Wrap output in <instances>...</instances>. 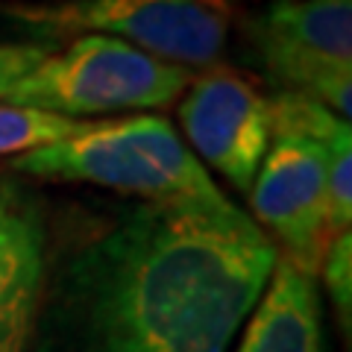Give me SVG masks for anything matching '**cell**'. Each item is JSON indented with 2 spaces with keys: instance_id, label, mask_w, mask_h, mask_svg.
Segmentation results:
<instances>
[{
  "instance_id": "ba28073f",
  "label": "cell",
  "mask_w": 352,
  "mask_h": 352,
  "mask_svg": "<svg viewBox=\"0 0 352 352\" xmlns=\"http://www.w3.org/2000/svg\"><path fill=\"white\" fill-rule=\"evenodd\" d=\"M47 235L38 212L15 188L0 185V352H24L36 317Z\"/></svg>"
},
{
  "instance_id": "277c9868",
  "label": "cell",
  "mask_w": 352,
  "mask_h": 352,
  "mask_svg": "<svg viewBox=\"0 0 352 352\" xmlns=\"http://www.w3.org/2000/svg\"><path fill=\"white\" fill-rule=\"evenodd\" d=\"M0 18L32 44L56 47L80 36H109L170 65H214L235 21V0H53L0 3Z\"/></svg>"
},
{
  "instance_id": "5b68a950",
  "label": "cell",
  "mask_w": 352,
  "mask_h": 352,
  "mask_svg": "<svg viewBox=\"0 0 352 352\" xmlns=\"http://www.w3.org/2000/svg\"><path fill=\"white\" fill-rule=\"evenodd\" d=\"M188 82L191 71L182 65L162 62L109 36H80L65 50H53L0 103L76 120L168 106Z\"/></svg>"
},
{
  "instance_id": "7a4b0ae2",
  "label": "cell",
  "mask_w": 352,
  "mask_h": 352,
  "mask_svg": "<svg viewBox=\"0 0 352 352\" xmlns=\"http://www.w3.org/2000/svg\"><path fill=\"white\" fill-rule=\"evenodd\" d=\"M12 168L41 179L97 185L144 203L226 200L170 120L159 115L85 124L56 144L15 156Z\"/></svg>"
},
{
  "instance_id": "30bf717a",
  "label": "cell",
  "mask_w": 352,
  "mask_h": 352,
  "mask_svg": "<svg viewBox=\"0 0 352 352\" xmlns=\"http://www.w3.org/2000/svg\"><path fill=\"white\" fill-rule=\"evenodd\" d=\"M82 126H85V120L80 124V120L38 112V109L0 103V159L3 156L15 159V156L41 150L47 144H56V141L80 132Z\"/></svg>"
},
{
  "instance_id": "9c48e42d",
  "label": "cell",
  "mask_w": 352,
  "mask_h": 352,
  "mask_svg": "<svg viewBox=\"0 0 352 352\" xmlns=\"http://www.w3.org/2000/svg\"><path fill=\"white\" fill-rule=\"evenodd\" d=\"M235 352H323L320 294L314 276L279 256Z\"/></svg>"
},
{
  "instance_id": "4fadbf2b",
  "label": "cell",
  "mask_w": 352,
  "mask_h": 352,
  "mask_svg": "<svg viewBox=\"0 0 352 352\" xmlns=\"http://www.w3.org/2000/svg\"><path fill=\"white\" fill-rule=\"evenodd\" d=\"M50 53H53V47L32 44V41H15V44L0 41V100H3L24 76L36 71Z\"/></svg>"
},
{
  "instance_id": "3957f363",
  "label": "cell",
  "mask_w": 352,
  "mask_h": 352,
  "mask_svg": "<svg viewBox=\"0 0 352 352\" xmlns=\"http://www.w3.org/2000/svg\"><path fill=\"white\" fill-rule=\"evenodd\" d=\"M270 106L273 141L250 185L252 220L285 247L282 258L314 276L332 241L326 217L329 141L349 120L291 91L270 97Z\"/></svg>"
},
{
  "instance_id": "7c38bea8",
  "label": "cell",
  "mask_w": 352,
  "mask_h": 352,
  "mask_svg": "<svg viewBox=\"0 0 352 352\" xmlns=\"http://www.w3.org/2000/svg\"><path fill=\"white\" fill-rule=\"evenodd\" d=\"M326 288L332 294V302L338 308V317L349 329V314H352V235L340 232L329 241L320 261Z\"/></svg>"
},
{
  "instance_id": "6da1fadb",
  "label": "cell",
  "mask_w": 352,
  "mask_h": 352,
  "mask_svg": "<svg viewBox=\"0 0 352 352\" xmlns=\"http://www.w3.org/2000/svg\"><path fill=\"white\" fill-rule=\"evenodd\" d=\"M276 261L232 200H138L47 250L24 352H229Z\"/></svg>"
},
{
  "instance_id": "8fae6325",
  "label": "cell",
  "mask_w": 352,
  "mask_h": 352,
  "mask_svg": "<svg viewBox=\"0 0 352 352\" xmlns=\"http://www.w3.org/2000/svg\"><path fill=\"white\" fill-rule=\"evenodd\" d=\"M326 217L329 235L349 232L352 220V132L349 124H340L329 141L326 164Z\"/></svg>"
},
{
  "instance_id": "52a82bcc",
  "label": "cell",
  "mask_w": 352,
  "mask_h": 352,
  "mask_svg": "<svg viewBox=\"0 0 352 352\" xmlns=\"http://www.w3.org/2000/svg\"><path fill=\"white\" fill-rule=\"evenodd\" d=\"M179 120L194 150L238 191H250L273 141L270 97L232 71H208L182 97Z\"/></svg>"
},
{
  "instance_id": "8992f818",
  "label": "cell",
  "mask_w": 352,
  "mask_h": 352,
  "mask_svg": "<svg viewBox=\"0 0 352 352\" xmlns=\"http://www.w3.org/2000/svg\"><path fill=\"white\" fill-rule=\"evenodd\" d=\"M250 62L285 91L352 115V0H270L241 21Z\"/></svg>"
}]
</instances>
